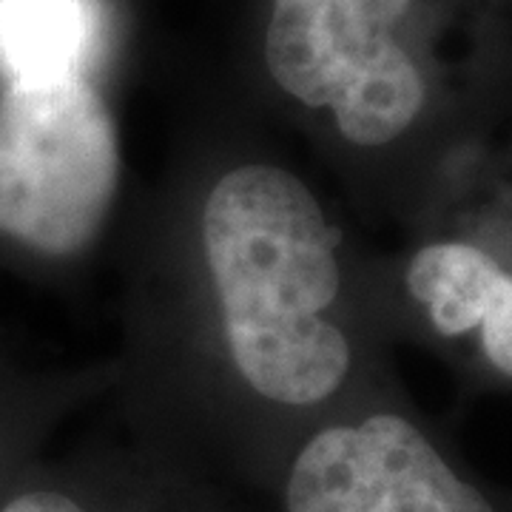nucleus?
Listing matches in <instances>:
<instances>
[{
  "mask_svg": "<svg viewBox=\"0 0 512 512\" xmlns=\"http://www.w3.org/2000/svg\"><path fill=\"white\" fill-rule=\"evenodd\" d=\"M288 512H493L402 416L316 433L293 461Z\"/></svg>",
  "mask_w": 512,
  "mask_h": 512,
  "instance_id": "obj_4",
  "label": "nucleus"
},
{
  "mask_svg": "<svg viewBox=\"0 0 512 512\" xmlns=\"http://www.w3.org/2000/svg\"><path fill=\"white\" fill-rule=\"evenodd\" d=\"M100 29L97 0H0V74L6 83L86 77Z\"/></svg>",
  "mask_w": 512,
  "mask_h": 512,
  "instance_id": "obj_5",
  "label": "nucleus"
},
{
  "mask_svg": "<svg viewBox=\"0 0 512 512\" xmlns=\"http://www.w3.org/2000/svg\"><path fill=\"white\" fill-rule=\"evenodd\" d=\"M481 328V348L501 373L512 376V276L501 271L487 299Z\"/></svg>",
  "mask_w": 512,
  "mask_h": 512,
  "instance_id": "obj_7",
  "label": "nucleus"
},
{
  "mask_svg": "<svg viewBox=\"0 0 512 512\" xmlns=\"http://www.w3.org/2000/svg\"><path fill=\"white\" fill-rule=\"evenodd\" d=\"M202 248L239 376L268 402L330 399L348 376L350 345L325 316L342 268L311 188L276 165L228 171L202 208Z\"/></svg>",
  "mask_w": 512,
  "mask_h": 512,
  "instance_id": "obj_1",
  "label": "nucleus"
},
{
  "mask_svg": "<svg viewBox=\"0 0 512 512\" xmlns=\"http://www.w3.org/2000/svg\"><path fill=\"white\" fill-rule=\"evenodd\" d=\"M410 0H274L265 63L276 86L330 109L342 137L376 148L419 117L424 80L393 40Z\"/></svg>",
  "mask_w": 512,
  "mask_h": 512,
  "instance_id": "obj_3",
  "label": "nucleus"
},
{
  "mask_svg": "<svg viewBox=\"0 0 512 512\" xmlns=\"http://www.w3.org/2000/svg\"><path fill=\"white\" fill-rule=\"evenodd\" d=\"M498 276V262L476 245L436 242L413 256L407 288L444 336H461L478 328Z\"/></svg>",
  "mask_w": 512,
  "mask_h": 512,
  "instance_id": "obj_6",
  "label": "nucleus"
},
{
  "mask_svg": "<svg viewBox=\"0 0 512 512\" xmlns=\"http://www.w3.org/2000/svg\"><path fill=\"white\" fill-rule=\"evenodd\" d=\"M120 137L86 77L9 83L0 94V237L40 256L80 254L120 191Z\"/></svg>",
  "mask_w": 512,
  "mask_h": 512,
  "instance_id": "obj_2",
  "label": "nucleus"
},
{
  "mask_svg": "<svg viewBox=\"0 0 512 512\" xmlns=\"http://www.w3.org/2000/svg\"><path fill=\"white\" fill-rule=\"evenodd\" d=\"M0 512H86L72 495L57 490H35L12 498Z\"/></svg>",
  "mask_w": 512,
  "mask_h": 512,
  "instance_id": "obj_8",
  "label": "nucleus"
}]
</instances>
